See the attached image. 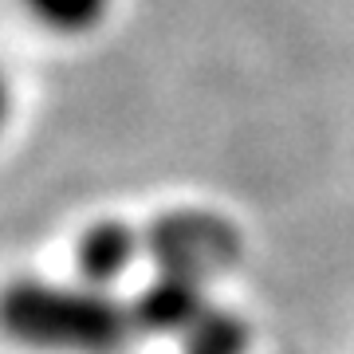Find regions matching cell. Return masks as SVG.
Wrapping results in <instances>:
<instances>
[{
  "label": "cell",
  "instance_id": "3957f363",
  "mask_svg": "<svg viewBox=\"0 0 354 354\" xmlns=\"http://www.w3.org/2000/svg\"><path fill=\"white\" fill-rule=\"evenodd\" d=\"M209 307L213 304L205 299L201 283L174 279V276H158L150 288H142L134 295V315H138L142 335H174V339H181Z\"/></svg>",
  "mask_w": 354,
  "mask_h": 354
},
{
  "label": "cell",
  "instance_id": "277c9868",
  "mask_svg": "<svg viewBox=\"0 0 354 354\" xmlns=\"http://www.w3.org/2000/svg\"><path fill=\"white\" fill-rule=\"evenodd\" d=\"M142 252V232L130 225H118V221H102V225H91L83 236H79L75 248V268L83 283L91 288H106L118 276H127L134 256Z\"/></svg>",
  "mask_w": 354,
  "mask_h": 354
},
{
  "label": "cell",
  "instance_id": "5b68a950",
  "mask_svg": "<svg viewBox=\"0 0 354 354\" xmlns=\"http://www.w3.org/2000/svg\"><path fill=\"white\" fill-rule=\"evenodd\" d=\"M177 342H181V354H244L248 351V330L236 315L209 307Z\"/></svg>",
  "mask_w": 354,
  "mask_h": 354
},
{
  "label": "cell",
  "instance_id": "7a4b0ae2",
  "mask_svg": "<svg viewBox=\"0 0 354 354\" xmlns=\"http://www.w3.org/2000/svg\"><path fill=\"white\" fill-rule=\"evenodd\" d=\"M142 252L153 260L158 276L209 283L213 276H225L241 260V232L225 216L205 209H177L158 216L142 232Z\"/></svg>",
  "mask_w": 354,
  "mask_h": 354
},
{
  "label": "cell",
  "instance_id": "52a82bcc",
  "mask_svg": "<svg viewBox=\"0 0 354 354\" xmlns=\"http://www.w3.org/2000/svg\"><path fill=\"white\" fill-rule=\"evenodd\" d=\"M4 114H8V91H4V79H0V127H4Z\"/></svg>",
  "mask_w": 354,
  "mask_h": 354
},
{
  "label": "cell",
  "instance_id": "6da1fadb",
  "mask_svg": "<svg viewBox=\"0 0 354 354\" xmlns=\"http://www.w3.org/2000/svg\"><path fill=\"white\" fill-rule=\"evenodd\" d=\"M0 327L32 351L114 354L142 335L134 299H114L106 288H67L20 279L0 295Z\"/></svg>",
  "mask_w": 354,
  "mask_h": 354
},
{
  "label": "cell",
  "instance_id": "8992f818",
  "mask_svg": "<svg viewBox=\"0 0 354 354\" xmlns=\"http://www.w3.org/2000/svg\"><path fill=\"white\" fill-rule=\"evenodd\" d=\"M24 4L32 8L39 24L75 36V32H87V28L99 24L111 0H24Z\"/></svg>",
  "mask_w": 354,
  "mask_h": 354
}]
</instances>
